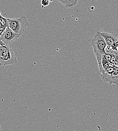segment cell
<instances>
[{
    "label": "cell",
    "mask_w": 118,
    "mask_h": 131,
    "mask_svg": "<svg viewBox=\"0 0 118 131\" xmlns=\"http://www.w3.org/2000/svg\"><path fill=\"white\" fill-rule=\"evenodd\" d=\"M17 63V58L13 49L9 46H0V65H11Z\"/></svg>",
    "instance_id": "cell-3"
},
{
    "label": "cell",
    "mask_w": 118,
    "mask_h": 131,
    "mask_svg": "<svg viewBox=\"0 0 118 131\" xmlns=\"http://www.w3.org/2000/svg\"><path fill=\"white\" fill-rule=\"evenodd\" d=\"M101 36L103 37L106 44V48L113 50L118 49V38L117 34L108 32H101Z\"/></svg>",
    "instance_id": "cell-5"
},
{
    "label": "cell",
    "mask_w": 118,
    "mask_h": 131,
    "mask_svg": "<svg viewBox=\"0 0 118 131\" xmlns=\"http://www.w3.org/2000/svg\"><path fill=\"white\" fill-rule=\"evenodd\" d=\"M116 62H117V59H116L115 56L114 54H112V57H111V60H110V63L114 64V63H115Z\"/></svg>",
    "instance_id": "cell-11"
},
{
    "label": "cell",
    "mask_w": 118,
    "mask_h": 131,
    "mask_svg": "<svg viewBox=\"0 0 118 131\" xmlns=\"http://www.w3.org/2000/svg\"><path fill=\"white\" fill-rule=\"evenodd\" d=\"M107 82L111 84H113L118 86V69H115L107 80Z\"/></svg>",
    "instance_id": "cell-6"
},
{
    "label": "cell",
    "mask_w": 118,
    "mask_h": 131,
    "mask_svg": "<svg viewBox=\"0 0 118 131\" xmlns=\"http://www.w3.org/2000/svg\"><path fill=\"white\" fill-rule=\"evenodd\" d=\"M53 1V0H49V1L50 2H52Z\"/></svg>",
    "instance_id": "cell-13"
},
{
    "label": "cell",
    "mask_w": 118,
    "mask_h": 131,
    "mask_svg": "<svg viewBox=\"0 0 118 131\" xmlns=\"http://www.w3.org/2000/svg\"><path fill=\"white\" fill-rule=\"evenodd\" d=\"M50 4V2L49 0H41V5L42 7L48 6Z\"/></svg>",
    "instance_id": "cell-10"
},
{
    "label": "cell",
    "mask_w": 118,
    "mask_h": 131,
    "mask_svg": "<svg viewBox=\"0 0 118 131\" xmlns=\"http://www.w3.org/2000/svg\"><path fill=\"white\" fill-rule=\"evenodd\" d=\"M7 21L8 27L14 32L20 34L21 36L23 37L26 35L27 28L30 25L26 17L22 16L20 18H8Z\"/></svg>",
    "instance_id": "cell-2"
},
{
    "label": "cell",
    "mask_w": 118,
    "mask_h": 131,
    "mask_svg": "<svg viewBox=\"0 0 118 131\" xmlns=\"http://www.w3.org/2000/svg\"><path fill=\"white\" fill-rule=\"evenodd\" d=\"M3 45H5V44L0 39V46H3Z\"/></svg>",
    "instance_id": "cell-12"
},
{
    "label": "cell",
    "mask_w": 118,
    "mask_h": 131,
    "mask_svg": "<svg viewBox=\"0 0 118 131\" xmlns=\"http://www.w3.org/2000/svg\"><path fill=\"white\" fill-rule=\"evenodd\" d=\"M109 64H110V62H108L107 60H106L104 58H103V57H102V60H101V65L102 69L103 70V71L105 72L106 71V70L108 69V68L109 67Z\"/></svg>",
    "instance_id": "cell-8"
},
{
    "label": "cell",
    "mask_w": 118,
    "mask_h": 131,
    "mask_svg": "<svg viewBox=\"0 0 118 131\" xmlns=\"http://www.w3.org/2000/svg\"><path fill=\"white\" fill-rule=\"evenodd\" d=\"M90 41L93 49L94 54L96 58L99 71L101 73H104V71L101 65V60L103 55L106 53L105 48L107 46L106 42L103 37L101 36V32L96 33Z\"/></svg>",
    "instance_id": "cell-1"
},
{
    "label": "cell",
    "mask_w": 118,
    "mask_h": 131,
    "mask_svg": "<svg viewBox=\"0 0 118 131\" xmlns=\"http://www.w3.org/2000/svg\"><path fill=\"white\" fill-rule=\"evenodd\" d=\"M66 8H71L75 7L79 0H58Z\"/></svg>",
    "instance_id": "cell-7"
},
{
    "label": "cell",
    "mask_w": 118,
    "mask_h": 131,
    "mask_svg": "<svg viewBox=\"0 0 118 131\" xmlns=\"http://www.w3.org/2000/svg\"><path fill=\"white\" fill-rule=\"evenodd\" d=\"M2 130V128H1V124H0V130Z\"/></svg>",
    "instance_id": "cell-14"
},
{
    "label": "cell",
    "mask_w": 118,
    "mask_h": 131,
    "mask_svg": "<svg viewBox=\"0 0 118 131\" xmlns=\"http://www.w3.org/2000/svg\"><path fill=\"white\" fill-rule=\"evenodd\" d=\"M112 57V54L111 53H105V54H104L102 56V57L103 58H104L106 60H107L108 62H110V60H111V58Z\"/></svg>",
    "instance_id": "cell-9"
},
{
    "label": "cell",
    "mask_w": 118,
    "mask_h": 131,
    "mask_svg": "<svg viewBox=\"0 0 118 131\" xmlns=\"http://www.w3.org/2000/svg\"><path fill=\"white\" fill-rule=\"evenodd\" d=\"M21 35L14 32L8 26L5 28V31L0 36V39L5 44V45L9 46L13 43L14 41L19 38Z\"/></svg>",
    "instance_id": "cell-4"
}]
</instances>
